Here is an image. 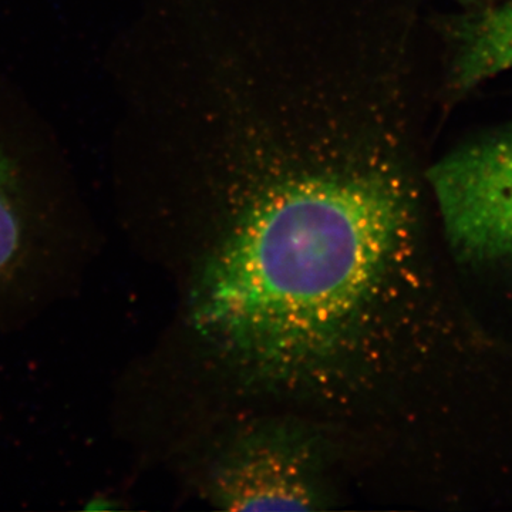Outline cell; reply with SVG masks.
I'll use <instances>...</instances> for the list:
<instances>
[{
  "label": "cell",
  "mask_w": 512,
  "mask_h": 512,
  "mask_svg": "<svg viewBox=\"0 0 512 512\" xmlns=\"http://www.w3.org/2000/svg\"><path fill=\"white\" fill-rule=\"evenodd\" d=\"M417 143L298 96L244 101L191 138L190 439L292 421L359 480H399L430 349Z\"/></svg>",
  "instance_id": "6da1fadb"
},
{
  "label": "cell",
  "mask_w": 512,
  "mask_h": 512,
  "mask_svg": "<svg viewBox=\"0 0 512 512\" xmlns=\"http://www.w3.org/2000/svg\"><path fill=\"white\" fill-rule=\"evenodd\" d=\"M192 483L220 511L339 510L356 490L338 448L311 427L251 419L190 441Z\"/></svg>",
  "instance_id": "7a4b0ae2"
},
{
  "label": "cell",
  "mask_w": 512,
  "mask_h": 512,
  "mask_svg": "<svg viewBox=\"0 0 512 512\" xmlns=\"http://www.w3.org/2000/svg\"><path fill=\"white\" fill-rule=\"evenodd\" d=\"M426 183L458 261L512 262V124L468 138L427 165Z\"/></svg>",
  "instance_id": "3957f363"
},
{
  "label": "cell",
  "mask_w": 512,
  "mask_h": 512,
  "mask_svg": "<svg viewBox=\"0 0 512 512\" xmlns=\"http://www.w3.org/2000/svg\"><path fill=\"white\" fill-rule=\"evenodd\" d=\"M446 90L467 94L512 70V0L467 6L446 23Z\"/></svg>",
  "instance_id": "277c9868"
},
{
  "label": "cell",
  "mask_w": 512,
  "mask_h": 512,
  "mask_svg": "<svg viewBox=\"0 0 512 512\" xmlns=\"http://www.w3.org/2000/svg\"><path fill=\"white\" fill-rule=\"evenodd\" d=\"M25 228L20 214L18 191L9 161L0 153V275L19 261Z\"/></svg>",
  "instance_id": "5b68a950"
},
{
  "label": "cell",
  "mask_w": 512,
  "mask_h": 512,
  "mask_svg": "<svg viewBox=\"0 0 512 512\" xmlns=\"http://www.w3.org/2000/svg\"><path fill=\"white\" fill-rule=\"evenodd\" d=\"M464 6H478L484 5V3L494 2V0H460Z\"/></svg>",
  "instance_id": "8992f818"
}]
</instances>
